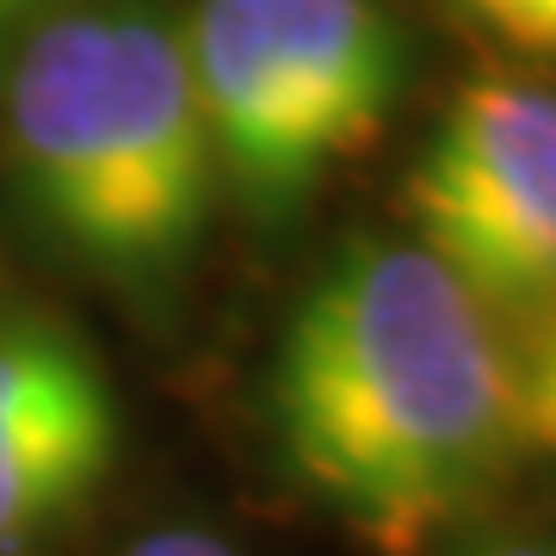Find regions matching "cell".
Instances as JSON below:
<instances>
[{"label": "cell", "mask_w": 556, "mask_h": 556, "mask_svg": "<svg viewBox=\"0 0 556 556\" xmlns=\"http://www.w3.org/2000/svg\"><path fill=\"white\" fill-rule=\"evenodd\" d=\"M31 7H43V0H0V31H7V25H20Z\"/></svg>", "instance_id": "obj_9"}, {"label": "cell", "mask_w": 556, "mask_h": 556, "mask_svg": "<svg viewBox=\"0 0 556 556\" xmlns=\"http://www.w3.org/2000/svg\"><path fill=\"white\" fill-rule=\"evenodd\" d=\"M7 161L43 236L118 291H161L199 254L217 155L186 25L155 0L80 7L25 38Z\"/></svg>", "instance_id": "obj_2"}, {"label": "cell", "mask_w": 556, "mask_h": 556, "mask_svg": "<svg viewBox=\"0 0 556 556\" xmlns=\"http://www.w3.org/2000/svg\"><path fill=\"white\" fill-rule=\"evenodd\" d=\"M93 415H118L93 353L50 321H7L0 328V439Z\"/></svg>", "instance_id": "obj_6"}, {"label": "cell", "mask_w": 556, "mask_h": 556, "mask_svg": "<svg viewBox=\"0 0 556 556\" xmlns=\"http://www.w3.org/2000/svg\"><path fill=\"white\" fill-rule=\"evenodd\" d=\"M420 248L482 303L551 321L556 298V100L532 80H470L408 174Z\"/></svg>", "instance_id": "obj_4"}, {"label": "cell", "mask_w": 556, "mask_h": 556, "mask_svg": "<svg viewBox=\"0 0 556 556\" xmlns=\"http://www.w3.org/2000/svg\"><path fill=\"white\" fill-rule=\"evenodd\" d=\"M124 556H236L223 538H211V532H186V526H174V532H149V538H137Z\"/></svg>", "instance_id": "obj_8"}, {"label": "cell", "mask_w": 556, "mask_h": 556, "mask_svg": "<svg viewBox=\"0 0 556 556\" xmlns=\"http://www.w3.org/2000/svg\"><path fill=\"white\" fill-rule=\"evenodd\" d=\"M457 7L519 56H551L556 50V0H457Z\"/></svg>", "instance_id": "obj_7"}, {"label": "cell", "mask_w": 556, "mask_h": 556, "mask_svg": "<svg viewBox=\"0 0 556 556\" xmlns=\"http://www.w3.org/2000/svg\"><path fill=\"white\" fill-rule=\"evenodd\" d=\"M186 56L217 174L254 217H298L340 161L383 137L408 80L383 0H199Z\"/></svg>", "instance_id": "obj_3"}, {"label": "cell", "mask_w": 556, "mask_h": 556, "mask_svg": "<svg viewBox=\"0 0 556 556\" xmlns=\"http://www.w3.org/2000/svg\"><path fill=\"white\" fill-rule=\"evenodd\" d=\"M544 328L482 303L420 241H358L278 340V452L371 551L415 556L551 452Z\"/></svg>", "instance_id": "obj_1"}, {"label": "cell", "mask_w": 556, "mask_h": 556, "mask_svg": "<svg viewBox=\"0 0 556 556\" xmlns=\"http://www.w3.org/2000/svg\"><path fill=\"white\" fill-rule=\"evenodd\" d=\"M489 556H551V551H538V544H501V551H489Z\"/></svg>", "instance_id": "obj_10"}, {"label": "cell", "mask_w": 556, "mask_h": 556, "mask_svg": "<svg viewBox=\"0 0 556 556\" xmlns=\"http://www.w3.org/2000/svg\"><path fill=\"white\" fill-rule=\"evenodd\" d=\"M118 457V415L0 439V551L56 526L93 495Z\"/></svg>", "instance_id": "obj_5"}]
</instances>
